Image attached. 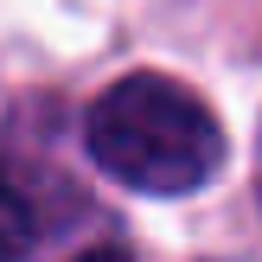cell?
<instances>
[{
  "label": "cell",
  "instance_id": "6da1fadb",
  "mask_svg": "<svg viewBox=\"0 0 262 262\" xmlns=\"http://www.w3.org/2000/svg\"><path fill=\"white\" fill-rule=\"evenodd\" d=\"M83 147L109 179L147 199H186L224 166V128L179 77L135 71L109 83L83 115Z\"/></svg>",
  "mask_w": 262,
  "mask_h": 262
},
{
  "label": "cell",
  "instance_id": "7a4b0ae2",
  "mask_svg": "<svg viewBox=\"0 0 262 262\" xmlns=\"http://www.w3.org/2000/svg\"><path fill=\"white\" fill-rule=\"evenodd\" d=\"M32 243V211L19 205V192L0 179V262H19Z\"/></svg>",
  "mask_w": 262,
  "mask_h": 262
},
{
  "label": "cell",
  "instance_id": "3957f363",
  "mask_svg": "<svg viewBox=\"0 0 262 262\" xmlns=\"http://www.w3.org/2000/svg\"><path fill=\"white\" fill-rule=\"evenodd\" d=\"M77 262H135L128 250H90V256H77Z\"/></svg>",
  "mask_w": 262,
  "mask_h": 262
}]
</instances>
